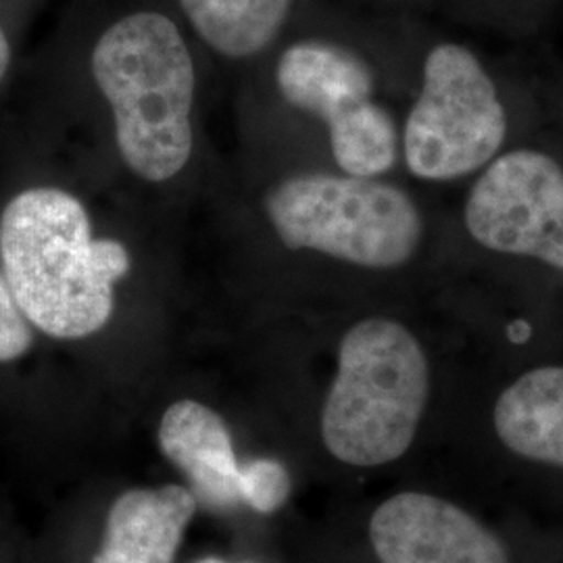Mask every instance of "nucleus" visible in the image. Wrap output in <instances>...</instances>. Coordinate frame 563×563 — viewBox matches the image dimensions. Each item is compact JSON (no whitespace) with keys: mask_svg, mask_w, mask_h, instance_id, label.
Instances as JSON below:
<instances>
[{"mask_svg":"<svg viewBox=\"0 0 563 563\" xmlns=\"http://www.w3.org/2000/svg\"><path fill=\"white\" fill-rule=\"evenodd\" d=\"M0 260L23 318L63 341L104 328L115 282L130 272L128 249L95 239L84 205L59 188L25 190L4 207Z\"/></svg>","mask_w":563,"mask_h":563,"instance_id":"nucleus-1","label":"nucleus"},{"mask_svg":"<svg viewBox=\"0 0 563 563\" xmlns=\"http://www.w3.org/2000/svg\"><path fill=\"white\" fill-rule=\"evenodd\" d=\"M92 76L125 165L142 180L176 178L192 153L195 102V65L176 23L159 13L118 21L95 46Z\"/></svg>","mask_w":563,"mask_h":563,"instance_id":"nucleus-2","label":"nucleus"},{"mask_svg":"<svg viewBox=\"0 0 563 563\" xmlns=\"http://www.w3.org/2000/svg\"><path fill=\"white\" fill-rule=\"evenodd\" d=\"M428 390V360L405 325L383 318L353 325L323 402V443L349 465L399 460L416 439Z\"/></svg>","mask_w":563,"mask_h":563,"instance_id":"nucleus-3","label":"nucleus"},{"mask_svg":"<svg viewBox=\"0 0 563 563\" xmlns=\"http://www.w3.org/2000/svg\"><path fill=\"white\" fill-rule=\"evenodd\" d=\"M265 209L288 249L318 251L369 269L399 267L422 242L416 202L374 178L295 176L269 190Z\"/></svg>","mask_w":563,"mask_h":563,"instance_id":"nucleus-4","label":"nucleus"},{"mask_svg":"<svg viewBox=\"0 0 563 563\" xmlns=\"http://www.w3.org/2000/svg\"><path fill=\"white\" fill-rule=\"evenodd\" d=\"M505 136L504 102L481 60L453 42L434 46L405 123L409 172L420 180H457L493 162Z\"/></svg>","mask_w":563,"mask_h":563,"instance_id":"nucleus-5","label":"nucleus"},{"mask_svg":"<svg viewBox=\"0 0 563 563\" xmlns=\"http://www.w3.org/2000/svg\"><path fill=\"white\" fill-rule=\"evenodd\" d=\"M465 228L484 249L563 272V167L539 151L490 162L465 202Z\"/></svg>","mask_w":563,"mask_h":563,"instance_id":"nucleus-6","label":"nucleus"},{"mask_svg":"<svg viewBox=\"0 0 563 563\" xmlns=\"http://www.w3.org/2000/svg\"><path fill=\"white\" fill-rule=\"evenodd\" d=\"M369 539L383 563H509L504 543L457 505L401 493L376 509Z\"/></svg>","mask_w":563,"mask_h":563,"instance_id":"nucleus-7","label":"nucleus"},{"mask_svg":"<svg viewBox=\"0 0 563 563\" xmlns=\"http://www.w3.org/2000/svg\"><path fill=\"white\" fill-rule=\"evenodd\" d=\"M282 97L318 115L328 130L355 118L372 102L369 67L351 51L328 42H299L278 63Z\"/></svg>","mask_w":563,"mask_h":563,"instance_id":"nucleus-8","label":"nucleus"},{"mask_svg":"<svg viewBox=\"0 0 563 563\" xmlns=\"http://www.w3.org/2000/svg\"><path fill=\"white\" fill-rule=\"evenodd\" d=\"M163 455L176 463L202 504L225 509L241 499V465L222 418L192 399L174 402L159 426Z\"/></svg>","mask_w":563,"mask_h":563,"instance_id":"nucleus-9","label":"nucleus"},{"mask_svg":"<svg viewBox=\"0 0 563 563\" xmlns=\"http://www.w3.org/2000/svg\"><path fill=\"white\" fill-rule=\"evenodd\" d=\"M195 509L197 497L180 484L123 493L92 563H174Z\"/></svg>","mask_w":563,"mask_h":563,"instance_id":"nucleus-10","label":"nucleus"},{"mask_svg":"<svg viewBox=\"0 0 563 563\" xmlns=\"http://www.w3.org/2000/svg\"><path fill=\"white\" fill-rule=\"evenodd\" d=\"M495 428L514 453L563 467V367H539L495 405Z\"/></svg>","mask_w":563,"mask_h":563,"instance_id":"nucleus-11","label":"nucleus"},{"mask_svg":"<svg viewBox=\"0 0 563 563\" xmlns=\"http://www.w3.org/2000/svg\"><path fill=\"white\" fill-rule=\"evenodd\" d=\"M292 0H180L202 41L232 59L251 57L278 36Z\"/></svg>","mask_w":563,"mask_h":563,"instance_id":"nucleus-12","label":"nucleus"},{"mask_svg":"<svg viewBox=\"0 0 563 563\" xmlns=\"http://www.w3.org/2000/svg\"><path fill=\"white\" fill-rule=\"evenodd\" d=\"M332 155L346 176L376 178L397 162V128L380 104L372 102L355 118L330 130Z\"/></svg>","mask_w":563,"mask_h":563,"instance_id":"nucleus-13","label":"nucleus"},{"mask_svg":"<svg viewBox=\"0 0 563 563\" xmlns=\"http://www.w3.org/2000/svg\"><path fill=\"white\" fill-rule=\"evenodd\" d=\"M290 495V476L280 462L255 460L241 467V499L260 514L280 509Z\"/></svg>","mask_w":563,"mask_h":563,"instance_id":"nucleus-14","label":"nucleus"},{"mask_svg":"<svg viewBox=\"0 0 563 563\" xmlns=\"http://www.w3.org/2000/svg\"><path fill=\"white\" fill-rule=\"evenodd\" d=\"M32 341L30 322L23 318L18 302L13 301L4 276H0V363L20 360L30 351Z\"/></svg>","mask_w":563,"mask_h":563,"instance_id":"nucleus-15","label":"nucleus"},{"mask_svg":"<svg viewBox=\"0 0 563 563\" xmlns=\"http://www.w3.org/2000/svg\"><path fill=\"white\" fill-rule=\"evenodd\" d=\"M9 63H11V48H9V41H7L4 32L0 30V80L7 74Z\"/></svg>","mask_w":563,"mask_h":563,"instance_id":"nucleus-16","label":"nucleus"},{"mask_svg":"<svg viewBox=\"0 0 563 563\" xmlns=\"http://www.w3.org/2000/svg\"><path fill=\"white\" fill-rule=\"evenodd\" d=\"M199 563H225L222 560H218V558H207V560H201Z\"/></svg>","mask_w":563,"mask_h":563,"instance_id":"nucleus-17","label":"nucleus"}]
</instances>
